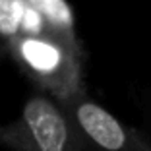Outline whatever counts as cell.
<instances>
[{"label":"cell","mask_w":151,"mask_h":151,"mask_svg":"<svg viewBox=\"0 0 151 151\" xmlns=\"http://www.w3.org/2000/svg\"><path fill=\"white\" fill-rule=\"evenodd\" d=\"M25 18L27 0H0V37L6 45L23 31Z\"/></svg>","instance_id":"5b68a950"},{"label":"cell","mask_w":151,"mask_h":151,"mask_svg":"<svg viewBox=\"0 0 151 151\" xmlns=\"http://www.w3.org/2000/svg\"><path fill=\"white\" fill-rule=\"evenodd\" d=\"M8 54L33 89L58 103L85 91L83 49L80 41L49 33H22L8 43Z\"/></svg>","instance_id":"6da1fadb"},{"label":"cell","mask_w":151,"mask_h":151,"mask_svg":"<svg viewBox=\"0 0 151 151\" xmlns=\"http://www.w3.org/2000/svg\"><path fill=\"white\" fill-rule=\"evenodd\" d=\"M0 145L10 151H87L66 109L37 89L18 118L0 124Z\"/></svg>","instance_id":"7a4b0ae2"},{"label":"cell","mask_w":151,"mask_h":151,"mask_svg":"<svg viewBox=\"0 0 151 151\" xmlns=\"http://www.w3.org/2000/svg\"><path fill=\"white\" fill-rule=\"evenodd\" d=\"M22 33H49L80 41L74 12L66 0H27V18Z\"/></svg>","instance_id":"277c9868"},{"label":"cell","mask_w":151,"mask_h":151,"mask_svg":"<svg viewBox=\"0 0 151 151\" xmlns=\"http://www.w3.org/2000/svg\"><path fill=\"white\" fill-rule=\"evenodd\" d=\"M6 54H8V45H6V41L0 37V60H2Z\"/></svg>","instance_id":"8992f818"},{"label":"cell","mask_w":151,"mask_h":151,"mask_svg":"<svg viewBox=\"0 0 151 151\" xmlns=\"http://www.w3.org/2000/svg\"><path fill=\"white\" fill-rule=\"evenodd\" d=\"M74 120L87 151H151V139L120 120L85 91L60 101Z\"/></svg>","instance_id":"3957f363"}]
</instances>
